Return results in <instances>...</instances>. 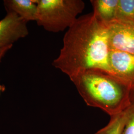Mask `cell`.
<instances>
[{"label": "cell", "instance_id": "obj_1", "mask_svg": "<svg viewBox=\"0 0 134 134\" xmlns=\"http://www.w3.org/2000/svg\"><path fill=\"white\" fill-rule=\"evenodd\" d=\"M108 26L92 13L83 15L68 30L53 66L70 80L83 72L98 70L112 74Z\"/></svg>", "mask_w": 134, "mask_h": 134}, {"label": "cell", "instance_id": "obj_2", "mask_svg": "<svg viewBox=\"0 0 134 134\" xmlns=\"http://www.w3.org/2000/svg\"><path fill=\"white\" fill-rule=\"evenodd\" d=\"M71 81L87 105L99 108L110 117L120 113L131 103V88L108 72L88 70Z\"/></svg>", "mask_w": 134, "mask_h": 134}, {"label": "cell", "instance_id": "obj_3", "mask_svg": "<svg viewBox=\"0 0 134 134\" xmlns=\"http://www.w3.org/2000/svg\"><path fill=\"white\" fill-rule=\"evenodd\" d=\"M85 7L81 0H37L36 21L48 31H63L72 26Z\"/></svg>", "mask_w": 134, "mask_h": 134}, {"label": "cell", "instance_id": "obj_4", "mask_svg": "<svg viewBox=\"0 0 134 134\" xmlns=\"http://www.w3.org/2000/svg\"><path fill=\"white\" fill-rule=\"evenodd\" d=\"M110 50L134 55V21L115 20L108 25Z\"/></svg>", "mask_w": 134, "mask_h": 134}, {"label": "cell", "instance_id": "obj_5", "mask_svg": "<svg viewBox=\"0 0 134 134\" xmlns=\"http://www.w3.org/2000/svg\"><path fill=\"white\" fill-rule=\"evenodd\" d=\"M27 21L12 11L0 20V48L12 46L13 43L29 34Z\"/></svg>", "mask_w": 134, "mask_h": 134}, {"label": "cell", "instance_id": "obj_6", "mask_svg": "<svg viewBox=\"0 0 134 134\" xmlns=\"http://www.w3.org/2000/svg\"><path fill=\"white\" fill-rule=\"evenodd\" d=\"M109 64L112 75L129 86L132 91L134 89V54L110 50Z\"/></svg>", "mask_w": 134, "mask_h": 134}, {"label": "cell", "instance_id": "obj_7", "mask_svg": "<svg viewBox=\"0 0 134 134\" xmlns=\"http://www.w3.org/2000/svg\"><path fill=\"white\" fill-rule=\"evenodd\" d=\"M5 2L9 11L14 12L26 21H36L37 0H9Z\"/></svg>", "mask_w": 134, "mask_h": 134}, {"label": "cell", "instance_id": "obj_8", "mask_svg": "<svg viewBox=\"0 0 134 134\" xmlns=\"http://www.w3.org/2000/svg\"><path fill=\"white\" fill-rule=\"evenodd\" d=\"M119 0H92L93 14L106 25L116 19V14Z\"/></svg>", "mask_w": 134, "mask_h": 134}, {"label": "cell", "instance_id": "obj_9", "mask_svg": "<svg viewBox=\"0 0 134 134\" xmlns=\"http://www.w3.org/2000/svg\"><path fill=\"white\" fill-rule=\"evenodd\" d=\"M110 117L108 124L94 134H123L126 121L125 109L120 113Z\"/></svg>", "mask_w": 134, "mask_h": 134}, {"label": "cell", "instance_id": "obj_10", "mask_svg": "<svg viewBox=\"0 0 134 134\" xmlns=\"http://www.w3.org/2000/svg\"><path fill=\"white\" fill-rule=\"evenodd\" d=\"M115 20L134 21V0H119Z\"/></svg>", "mask_w": 134, "mask_h": 134}, {"label": "cell", "instance_id": "obj_11", "mask_svg": "<svg viewBox=\"0 0 134 134\" xmlns=\"http://www.w3.org/2000/svg\"><path fill=\"white\" fill-rule=\"evenodd\" d=\"M126 121L123 134H134V100H131L130 105L125 109Z\"/></svg>", "mask_w": 134, "mask_h": 134}, {"label": "cell", "instance_id": "obj_12", "mask_svg": "<svg viewBox=\"0 0 134 134\" xmlns=\"http://www.w3.org/2000/svg\"><path fill=\"white\" fill-rule=\"evenodd\" d=\"M12 46H8V47H3V48H0V60L3 57L5 53Z\"/></svg>", "mask_w": 134, "mask_h": 134}, {"label": "cell", "instance_id": "obj_13", "mask_svg": "<svg viewBox=\"0 0 134 134\" xmlns=\"http://www.w3.org/2000/svg\"><path fill=\"white\" fill-rule=\"evenodd\" d=\"M131 100H134V89L131 92Z\"/></svg>", "mask_w": 134, "mask_h": 134}, {"label": "cell", "instance_id": "obj_14", "mask_svg": "<svg viewBox=\"0 0 134 134\" xmlns=\"http://www.w3.org/2000/svg\"><path fill=\"white\" fill-rule=\"evenodd\" d=\"M4 91V87L0 85V94H1V91Z\"/></svg>", "mask_w": 134, "mask_h": 134}]
</instances>
